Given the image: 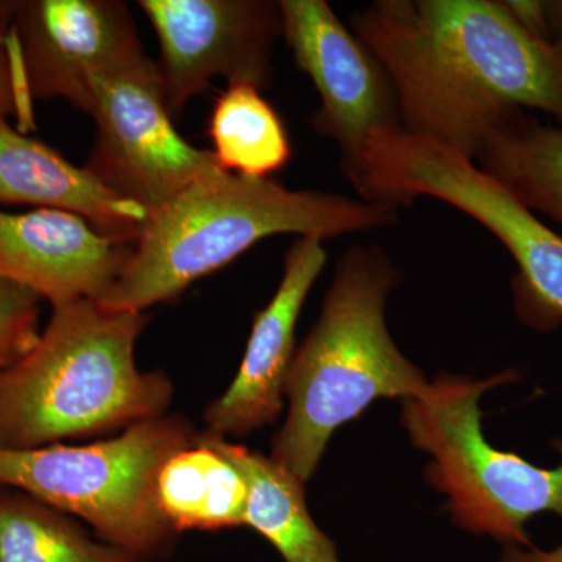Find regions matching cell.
<instances>
[{
	"mask_svg": "<svg viewBox=\"0 0 562 562\" xmlns=\"http://www.w3.org/2000/svg\"><path fill=\"white\" fill-rule=\"evenodd\" d=\"M351 31L390 77L409 135L475 161L524 109L562 125V44L525 29L506 2L376 0Z\"/></svg>",
	"mask_w": 562,
	"mask_h": 562,
	"instance_id": "1",
	"label": "cell"
},
{
	"mask_svg": "<svg viewBox=\"0 0 562 562\" xmlns=\"http://www.w3.org/2000/svg\"><path fill=\"white\" fill-rule=\"evenodd\" d=\"M397 221V210L380 203L222 172L191 184L150 214L131 260L99 303L144 313L179 297L269 236L292 233L325 241Z\"/></svg>",
	"mask_w": 562,
	"mask_h": 562,
	"instance_id": "2",
	"label": "cell"
},
{
	"mask_svg": "<svg viewBox=\"0 0 562 562\" xmlns=\"http://www.w3.org/2000/svg\"><path fill=\"white\" fill-rule=\"evenodd\" d=\"M146 325L144 313L88 299L52 306L32 350L0 372V449H36L165 416L171 380L135 361Z\"/></svg>",
	"mask_w": 562,
	"mask_h": 562,
	"instance_id": "3",
	"label": "cell"
},
{
	"mask_svg": "<svg viewBox=\"0 0 562 562\" xmlns=\"http://www.w3.org/2000/svg\"><path fill=\"white\" fill-rule=\"evenodd\" d=\"M398 281L382 247L346 251L319 319L295 350L284 391L290 413L271 458L302 483L316 472L333 432L372 402L419 397L430 386L387 330L384 312Z\"/></svg>",
	"mask_w": 562,
	"mask_h": 562,
	"instance_id": "4",
	"label": "cell"
},
{
	"mask_svg": "<svg viewBox=\"0 0 562 562\" xmlns=\"http://www.w3.org/2000/svg\"><path fill=\"white\" fill-rule=\"evenodd\" d=\"M194 439L190 422L165 414L87 446L0 449V487L79 517L139 562L165 560L179 532L162 516L155 483L162 462Z\"/></svg>",
	"mask_w": 562,
	"mask_h": 562,
	"instance_id": "5",
	"label": "cell"
},
{
	"mask_svg": "<svg viewBox=\"0 0 562 562\" xmlns=\"http://www.w3.org/2000/svg\"><path fill=\"white\" fill-rule=\"evenodd\" d=\"M362 201L397 210L420 198L447 203L482 224L512 254L516 310L552 330L562 322V235L539 220L475 161L403 131L375 136L347 176Z\"/></svg>",
	"mask_w": 562,
	"mask_h": 562,
	"instance_id": "6",
	"label": "cell"
},
{
	"mask_svg": "<svg viewBox=\"0 0 562 562\" xmlns=\"http://www.w3.org/2000/svg\"><path fill=\"white\" fill-rule=\"evenodd\" d=\"M516 380L513 371L479 382L439 376L419 397L405 398L402 419L414 446L431 454L425 475L447 495L458 527L505 547H531L525 525L532 517H562V442L554 443L560 464L543 469L484 439L480 398Z\"/></svg>",
	"mask_w": 562,
	"mask_h": 562,
	"instance_id": "7",
	"label": "cell"
},
{
	"mask_svg": "<svg viewBox=\"0 0 562 562\" xmlns=\"http://www.w3.org/2000/svg\"><path fill=\"white\" fill-rule=\"evenodd\" d=\"M88 114L95 139L88 169L103 187L157 213L198 181L224 171L213 151L181 138L149 58L95 81Z\"/></svg>",
	"mask_w": 562,
	"mask_h": 562,
	"instance_id": "8",
	"label": "cell"
},
{
	"mask_svg": "<svg viewBox=\"0 0 562 562\" xmlns=\"http://www.w3.org/2000/svg\"><path fill=\"white\" fill-rule=\"evenodd\" d=\"M281 36L312 79L319 109L312 125L338 143L349 173L375 136L402 131L390 77L325 0H281Z\"/></svg>",
	"mask_w": 562,
	"mask_h": 562,
	"instance_id": "9",
	"label": "cell"
},
{
	"mask_svg": "<svg viewBox=\"0 0 562 562\" xmlns=\"http://www.w3.org/2000/svg\"><path fill=\"white\" fill-rule=\"evenodd\" d=\"M10 31L32 101L65 99L85 113L95 81L146 57L120 0H18Z\"/></svg>",
	"mask_w": 562,
	"mask_h": 562,
	"instance_id": "10",
	"label": "cell"
},
{
	"mask_svg": "<svg viewBox=\"0 0 562 562\" xmlns=\"http://www.w3.org/2000/svg\"><path fill=\"white\" fill-rule=\"evenodd\" d=\"M160 44L169 113L180 114L210 81L271 80L273 43L281 35L279 2L268 0H140Z\"/></svg>",
	"mask_w": 562,
	"mask_h": 562,
	"instance_id": "11",
	"label": "cell"
},
{
	"mask_svg": "<svg viewBox=\"0 0 562 562\" xmlns=\"http://www.w3.org/2000/svg\"><path fill=\"white\" fill-rule=\"evenodd\" d=\"M135 244L65 210L0 211V277L52 306L99 302L131 260Z\"/></svg>",
	"mask_w": 562,
	"mask_h": 562,
	"instance_id": "12",
	"label": "cell"
},
{
	"mask_svg": "<svg viewBox=\"0 0 562 562\" xmlns=\"http://www.w3.org/2000/svg\"><path fill=\"white\" fill-rule=\"evenodd\" d=\"M325 265L327 250L319 238L301 236L288 249L279 288L255 316L241 368L228 390L206 408L211 435H250L280 416L297 350L295 325Z\"/></svg>",
	"mask_w": 562,
	"mask_h": 562,
	"instance_id": "13",
	"label": "cell"
},
{
	"mask_svg": "<svg viewBox=\"0 0 562 562\" xmlns=\"http://www.w3.org/2000/svg\"><path fill=\"white\" fill-rule=\"evenodd\" d=\"M0 203L65 210L99 231L136 244L149 211L103 187L87 168L66 160L0 116Z\"/></svg>",
	"mask_w": 562,
	"mask_h": 562,
	"instance_id": "14",
	"label": "cell"
},
{
	"mask_svg": "<svg viewBox=\"0 0 562 562\" xmlns=\"http://www.w3.org/2000/svg\"><path fill=\"white\" fill-rule=\"evenodd\" d=\"M155 491L162 516L179 535L246 525V476L205 432L162 462Z\"/></svg>",
	"mask_w": 562,
	"mask_h": 562,
	"instance_id": "15",
	"label": "cell"
},
{
	"mask_svg": "<svg viewBox=\"0 0 562 562\" xmlns=\"http://www.w3.org/2000/svg\"><path fill=\"white\" fill-rule=\"evenodd\" d=\"M205 435L246 476V525L271 542L284 562H341L335 543L310 516L305 483L271 457L251 452L209 431Z\"/></svg>",
	"mask_w": 562,
	"mask_h": 562,
	"instance_id": "16",
	"label": "cell"
},
{
	"mask_svg": "<svg viewBox=\"0 0 562 562\" xmlns=\"http://www.w3.org/2000/svg\"><path fill=\"white\" fill-rule=\"evenodd\" d=\"M209 133L214 158L235 176L271 179L292 157L284 122L257 85H228L214 102Z\"/></svg>",
	"mask_w": 562,
	"mask_h": 562,
	"instance_id": "17",
	"label": "cell"
},
{
	"mask_svg": "<svg viewBox=\"0 0 562 562\" xmlns=\"http://www.w3.org/2000/svg\"><path fill=\"white\" fill-rule=\"evenodd\" d=\"M475 162L528 209L562 227V125L517 114L492 133Z\"/></svg>",
	"mask_w": 562,
	"mask_h": 562,
	"instance_id": "18",
	"label": "cell"
},
{
	"mask_svg": "<svg viewBox=\"0 0 562 562\" xmlns=\"http://www.w3.org/2000/svg\"><path fill=\"white\" fill-rule=\"evenodd\" d=\"M0 562H139L98 542L68 514L25 492L0 487Z\"/></svg>",
	"mask_w": 562,
	"mask_h": 562,
	"instance_id": "19",
	"label": "cell"
},
{
	"mask_svg": "<svg viewBox=\"0 0 562 562\" xmlns=\"http://www.w3.org/2000/svg\"><path fill=\"white\" fill-rule=\"evenodd\" d=\"M41 302L35 292L0 277V372L38 341Z\"/></svg>",
	"mask_w": 562,
	"mask_h": 562,
	"instance_id": "20",
	"label": "cell"
},
{
	"mask_svg": "<svg viewBox=\"0 0 562 562\" xmlns=\"http://www.w3.org/2000/svg\"><path fill=\"white\" fill-rule=\"evenodd\" d=\"M11 2H0V116L21 120L32 127L33 101L22 81L10 31Z\"/></svg>",
	"mask_w": 562,
	"mask_h": 562,
	"instance_id": "21",
	"label": "cell"
},
{
	"mask_svg": "<svg viewBox=\"0 0 562 562\" xmlns=\"http://www.w3.org/2000/svg\"><path fill=\"white\" fill-rule=\"evenodd\" d=\"M501 562H562V543L553 550H539L532 546H506Z\"/></svg>",
	"mask_w": 562,
	"mask_h": 562,
	"instance_id": "22",
	"label": "cell"
},
{
	"mask_svg": "<svg viewBox=\"0 0 562 562\" xmlns=\"http://www.w3.org/2000/svg\"><path fill=\"white\" fill-rule=\"evenodd\" d=\"M547 14L553 41L562 44V2H547Z\"/></svg>",
	"mask_w": 562,
	"mask_h": 562,
	"instance_id": "23",
	"label": "cell"
}]
</instances>
